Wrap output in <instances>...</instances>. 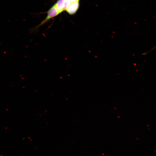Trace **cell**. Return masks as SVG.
<instances>
[{
  "label": "cell",
  "instance_id": "cell-3",
  "mask_svg": "<svg viewBox=\"0 0 156 156\" xmlns=\"http://www.w3.org/2000/svg\"><path fill=\"white\" fill-rule=\"evenodd\" d=\"M54 5L59 14L64 10V0H58Z\"/></svg>",
  "mask_w": 156,
  "mask_h": 156
},
{
  "label": "cell",
  "instance_id": "cell-2",
  "mask_svg": "<svg viewBox=\"0 0 156 156\" xmlns=\"http://www.w3.org/2000/svg\"><path fill=\"white\" fill-rule=\"evenodd\" d=\"M79 6V1L74 2L71 3L65 10L69 14L73 15L77 12Z\"/></svg>",
  "mask_w": 156,
  "mask_h": 156
},
{
  "label": "cell",
  "instance_id": "cell-1",
  "mask_svg": "<svg viewBox=\"0 0 156 156\" xmlns=\"http://www.w3.org/2000/svg\"><path fill=\"white\" fill-rule=\"evenodd\" d=\"M59 14L56 7L54 5L48 10L47 12V15L45 19L38 25L34 28L31 29L30 32L32 33L35 31L40 26L47 22L51 19L56 16Z\"/></svg>",
  "mask_w": 156,
  "mask_h": 156
},
{
  "label": "cell",
  "instance_id": "cell-4",
  "mask_svg": "<svg viewBox=\"0 0 156 156\" xmlns=\"http://www.w3.org/2000/svg\"><path fill=\"white\" fill-rule=\"evenodd\" d=\"M79 0H64V10H65L72 3L79 1Z\"/></svg>",
  "mask_w": 156,
  "mask_h": 156
}]
</instances>
